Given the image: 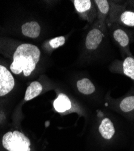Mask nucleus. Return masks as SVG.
<instances>
[{"label":"nucleus","mask_w":134,"mask_h":151,"mask_svg":"<svg viewBox=\"0 0 134 151\" xmlns=\"http://www.w3.org/2000/svg\"><path fill=\"white\" fill-rule=\"evenodd\" d=\"M40 55V50L36 45L29 44L19 45L14 55L11 71L16 74L23 72L24 76H29L35 69Z\"/></svg>","instance_id":"nucleus-1"},{"label":"nucleus","mask_w":134,"mask_h":151,"mask_svg":"<svg viewBox=\"0 0 134 151\" xmlns=\"http://www.w3.org/2000/svg\"><path fill=\"white\" fill-rule=\"evenodd\" d=\"M3 145L9 151H30V142L21 132H8L3 137Z\"/></svg>","instance_id":"nucleus-2"},{"label":"nucleus","mask_w":134,"mask_h":151,"mask_svg":"<svg viewBox=\"0 0 134 151\" xmlns=\"http://www.w3.org/2000/svg\"><path fill=\"white\" fill-rule=\"evenodd\" d=\"M14 85L13 76L5 67L0 65V96H5L10 92Z\"/></svg>","instance_id":"nucleus-3"},{"label":"nucleus","mask_w":134,"mask_h":151,"mask_svg":"<svg viewBox=\"0 0 134 151\" xmlns=\"http://www.w3.org/2000/svg\"><path fill=\"white\" fill-rule=\"evenodd\" d=\"M103 37V32L99 28H94L91 30L87 36L85 42L87 49L90 50L97 49L102 42Z\"/></svg>","instance_id":"nucleus-4"},{"label":"nucleus","mask_w":134,"mask_h":151,"mask_svg":"<svg viewBox=\"0 0 134 151\" xmlns=\"http://www.w3.org/2000/svg\"><path fill=\"white\" fill-rule=\"evenodd\" d=\"M99 132L105 139H111L115 134V128L113 122L108 118L104 119L99 127Z\"/></svg>","instance_id":"nucleus-5"},{"label":"nucleus","mask_w":134,"mask_h":151,"mask_svg":"<svg viewBox=\"0 0 134 151\" xmlns=\"http://www.w3.org/2000/svg\"><path fill=\"white\" fill-rule=\"evenodd\" d=\"M41 28L38 22L32 21L24 24L22 26V32L26 36L32 38H36L38 37L40 34Z\"/></svg>","instance_id":"nucleus-6"},{"label":"nucleus","mask_w":134,"mask_h":151,"mask_svg":"<svg viewBox=\"0 0 134 151\" xmlns=\"http://www.w3.org/2000/svg\"><path fill=\"white\" fill-rule=\"evenodd\" d=\"M53 106L56 111L64 112L71 108V104L67 96L64 94H60L54 101Z\"/></svg>","instance_id":"nucleus-7"},{"label":"nucleus","mask_w":134,"mask_h":151,"mask_svg":"<svg viewBox=\"0 0 134 151\" xmlns=\"http://www.w3.org/2000/svg\"><path fill=\"white\" fill-rule=\"evenodd\" d=\"M42 91V86L41 84L38 82L34 81L27 87L24 99L26 101H29L39 95Z\"/></svg>","instance_id":"nucleus-8"},{"label":"nucleus","mask_w":134,"mask_h":151,"mask_svg":"<svg viewBox=\"0 0 134 151\" xmlns=\"http://www.w3.org/2000/svg\"><path fill=\"white\" fill-rule=\"evenodd\" d=\"M77 87L78 90L81 93L87 95L93 93L95 90L94 84L87 78H83L79 80L77 82Z\"/></svg>","instance_id":"nucleus-9"},{"label":"nucleus","mask_w":134,"mask_h":151,"mask_svg":"<svg viewBox=\"0 0 134 151\" xmlns=\"http://www.w3.org/2000/svg\"><path fill=\"white\" fill-rule=\"evenodd\" d=\"M113 37L120 46L126 47L129 44V37L127 33L121 29H115L113 32Z\"/></svg>","instance_id":"nucleus-10"},{"label":"nucleus","mask_w":134,"mask_h":151,"mask_svg":"<svg viewBox=\"0 0 134 151\" xmlns=\"http://www.w3.org/2000/svg\"><path fill=\"white\" fill-rule=\"evenodd\" d=\"M123 71L128 77L134 81V58L127 57L123 63Z\"/></svg>","instance_id":"nucleus-11"},{"label":"nucleus","mask_w":134,"mask_h":151,"mask_svg":"<svg viewBox=\"0 0 134 151\" xmlns=\"http://www.w3.org/2000/svg\"><path fill=\"white\" fill-rule=\"evenodd\" d=\"M73 3L75 9L79 13H85L91 9L92 3L90 0H75Z\"/></svg>","instance_id":"nucleus-12"},{"label":"nucleus","mask_w":134,"mask_h":151,"mask_svg":"<svg viewBox=\"0 0 134 151\" xmlns=\"http://www.w3.org/2000/svg\"><path fill=\"white\" fill-rule=\"evenodd\" d=\"M120 108L125 112H130L134 109V96L125 98L120 104Z\"/></svg>","instance_id":"nucleus-13"},{"label":"nucleus","mask_w":134,"mask_h":151,"mask_svg":"<svg viewBox=\"0 0 134 151\" xmlns=\"http://www.w3.org/2000/svg\"><path fill=\"white\" fill-rule=\"evenodd\" d=\"M120 21L127 26L134 27V12L125 11L120 16Z\"/></svg>","instance_id":"nucleus-14"},{"label":"nucleus","mask_w":134,"mask_h":151,"mask_svg":"<svg viewBox=\"0 0 134 151\" xmlns=\"http://www.w3.org/2000/svg\"><path fill=\"white\" fill-rule=\"evenodd\" d=\"M94 2L97 4L100 13L101 14V17L105 18L109 10V3L106 0H96Z\"/></svg>","instance_id":"nucleus-15"},{"label":"nucleus","mask_w":134,"mask_h":151,"mask_svg":"<svg viewBox=\"0 0 134 151\" xmlns=\"http://www.w3.org/2000/svg\"><path fill=\"white\" fill-rule=\"evenodd\" d=\"M65 42V38L64 36H59L51 40L49 42L50 45L53 48H57L62 46Z\"/></svg>","instance_id":"nucleus-16"}]
</instances>
